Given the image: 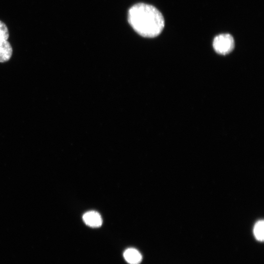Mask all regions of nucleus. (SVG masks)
<instances>
[{
  "label": "nucleus",
  "mask_w": 264,
  "mask_h": 264,
  "mask_svg": "<svg viewBox=\"0 0 264 264\" xmlns=\"http://www.w3.org/2000/svg\"><path fill=\"white\" fill-rule=\"evenodd\" d=\"M123 256L125 261L129 264H139L142 259L141 253L134 248L127 249L123 253Z\"/></svg>",
  "instance_id": "4"
},
{
  "label": "nucleus",
  "mask_w": 264,
  "mask_h": 264,
  "mask_svg": "<svg viewBox=\"0 0 264 264\" xmlns=\"http://www.w3.org/2000/svg\"><path fill=\"white\" fill-rule=\"evenodd\" d=\"M13 52L12 47L9 42L0 41V62L3 63L10 60Z\"/></svg>",
  "instance_id": "5"
},
{
  "label": "nucleus",
  "mask_w": 264,
  "mask_h": 264,
  "mask_svg": "<svg viewBox=\"0 0 264 264\" xmlns=\"http://www.w3.org/2000/svg\"><path fill=\"white\" fill-rule=\"evenodd\" d=\"M128 22L134 31L146 38H154L162 31L165 21L161 13L154 6L139 3L128 11Z\"/></svg>",
  "instance_id": "1"
},
{
  "label": "nucleus",
  "mask_w": 264,
  "mask_h": 264,
  "mask_svg": "<svg viewBox=\"0 0 264 264\" xmlns=\"http://www.w3.org/2000/svg\"><path fill=\"white\" fill-rule=\"evenodd\" d=\"M264 223L263 220H259L255 223L253 229V233L255 238L260 242H263L264 239Z\"/></svg>",
  "instance_id": "6"
},
{
  "label": "nucleus",
  "mask_w": 264,
  "mask_h": 264,
  "mask_svg": "<svg viewBox=\"0 0 264 264\" xmlns=\"http://www.w3.org/2000/svg\"><path fill=\"white\" fill-rule=\"evenodd\" d=\"M85 223L92 227H98L101 225L102 219L100 215L96 211H91L85 213L83 216Z\"/></svg>",
  "instance_id": "3"
},
{
  "label": "nucleus",
  "mask_w": 264,
  "mask_h": 264,
  "mask_svg": "<svg viewBox=\"0 0 264 264\" xmlns=\"http://www.w3.org/2000/svg\"><path fill=\"white\" fill-rule=\"evenodd\" d=\"M213 46L217 53L221 55H226L233 50L235 42L233 37L230 34H221L215 37Z\"/></svg>",
  "instance_id": "2"
},
{
  "label": "nucleus",
  "mask_w": 264,
  "mask_h": 264,
  "mask_svg": "<svg viewBox=\"0 0 264 264\" xmlns=\"http://www.w3.org/2000/svg\"><path fill=\"white\" fill-rule=\"evenodd\" d=\"M9 31L6 24L0 21V41H6L9 38Z\"/></svg>",
  "instance_id": "7"
}]
</instances>
